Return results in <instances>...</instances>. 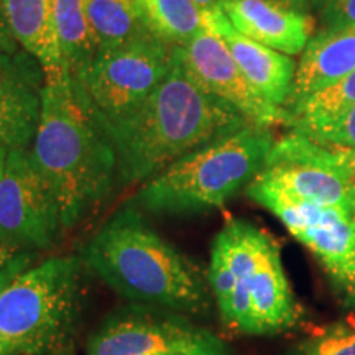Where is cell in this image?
<instances>
[{
  "label": "cell",
  "mask_w": 355,
  "mask_h": 355,
  "mask_svg": "<svg viewBox=\"0 0 355 355\" xmlns=\"http://www.w3.org/2000/svg\"><path fill=\"white\" fill-rule=\"evenodd\" d=\"M355 69V28L322 30L311 38L296 68L288 110Z\"/></svg>",
  "instance_id": "obj_16"
},
{
  "label": "cell",
  "mask_w": 355,
  "mask_h": 355,
  "mask_svg": "<svg viewBox=\"0 0 355 355\" xmlns=\"http://www.w3.org/2000/svg\"><path fill=\"white\" fill-rule=\"evenodd\" d=\"M209 285L224 322L245 334H273L298 319L279 247L248 220H229L216 235Z\"/></svg>",
  "instance_id": "obj_4"
},
{
  "label": "cell",
  "mask_w": 355,
  "mask_h": 355,
  "mask_svg": "<svg viewBox=\"0 0 355 355\" xmlns=\"http://www.w3.org/2000/svg\"><path fill=\"white\" fill-rule=\"evenodd\" d=\"M291 128L319 145L355 148V105L332 117L295 121Z\"/></svg>",
  "instance_id": "obj_23"
},
{
  "label": "cell",
  "mask_w": 355,
  "mask_h": 355,
  "mask_svg": "<svg viewBox=\"0 0 355 355\" xmlns=\"http://www.w3.org/2000/svg\"><path fill=\"white\" fill-rule=\"evenodd\" d=\"M252 125L237 109L191 76L176 46L166 78L135 110L102 125L117 155L122 183H145L176 159Z\"/></svg>",
  "instance_id": "obj_1"
},
{
  "label": "cell",
  "mask_w": 355,
  "mask_h": 355,
  "mask_svg": "<svg viewBox=\"0 0 355 355\" xmlns=\"http://www.w3.org/2000/svg\"><path fill=\"white\" fill-rule=\"evenodd\" d=\"M181 51L191 76L211 94L237 109L252 125H293L290 110L268 102L248 83L220 37L204 30L181 46Z\"/></svg>",
  "instance_id": "obj_11"
},
{
  "label": "cell",
  "mask_w": 355,
  "mask_h": 355,
  "mask_svg": "<svg viewBox=\"0 0 355 355\" xmlns=\"http://www.w3.org/2000/svg\"><path fill=\"white\" fill-rule=\"evenodd\" d=\"M97 55L148 33L133 0H84ZM152 33V32H150Z\"/></svg>",
  "instance_id": "obj_20"
},
{
  "label": "cell",
  "mask_w": 355,
  "mask_h": 355,
  "mask_svg": "<svg viewBox=\"0 0 355 355\" xmlns=\"http://www.w3.org/2000/svg\"><path fill=\"white\" fill-rule=\"evenodd\" d=\"M278 2L290 6L296 10L309 13V12H322L329 7L332 0H278Z\"/></svg>",
  "instance_id": "obj_28"
},
{
  "label": "cell",
  "mask_w": 355,
  "mask_h": 355,
  "mask_svg": "<svg viewBox=\"0 0 355 355\" xmlns=\"http://www.w3.org/2000/svg\"><path fill=\"white\" fill-rule=\"evenodd\" d=\"M81 296V260L53 257L0 286V355H40L63 344Z\"/></svg>",
  "instance_id": "obj_6"
},
{
  "label": "cell",
  "mask_w": 355,
  "mask_h": 355,
  "mask_svg": "<svg viewBox=\"0 0 355 355\" xmlns=\"http://www.w3.org/2000/svg\"><path fill=\"white\" fill-rule=\"evenodd\" d=\"M196 6L201 8V10H217V8H222L225 0H193Z\"/></svg>",
  "instance_id": "obj_29"
},
{
  "label": "cell",
  "mask_w": 355,
  "mask_h": 355,
  "mask_svg": "<svg viewBox=\"0 0 355 355\" xmlns=\"http://www.w3.org/2000/svg\"><path fill=\"white\" fill-rule=\"evenodd\" d=\"M250 184L295 201L337 207L355 214V194L347 181L336 171L308 162L268 155L265 166Z\"/></svg>",
  "instance_id": "obj_15"
},
{
  "label": "cell",
  "mask_w": 355,
  "mask_h": 355,
  "mask_svg": "<svg viewBox=\"0 0 355 355\" xmlns=\"http://www.w3.org/2000/svg\"><path fill=\"white\" fill-rule=\"evenodd\" d=\"M87 355H227V347L212 332L181 318L127 311L92 336Z\"/></svg>",
  "instance_id": "obj_10"
},
{
  "label": "cell",
  "mask_w": 355,
  "mask_h": 355,
  "mask_svg": "<svg viewBox=\"0 0 355 355\" xmlns=\"http://www.w3.org/2000/svg\"><path fill=\"white\" fill-rule=\"evenodd\" d=\"M32 259L30 252H24L0 234V286L6 285L8 279L28 268V261Z\"/></svg>",
  "instance_id": "obj_25"
},
{
  "label": "cell",
  "mask_w": 355,
  "mask_h": 355,
  "mask_svg": "<svg viewBox=\"0 0 355 355\" xmlns=\"http://www.w3.org/2000/svg\"><path fill=\"white\" fill-rule=\"evenodd\" d=\"M30 152L55 194L63 229L78 225L112 188L117 173L114 145L69 73L44 83Z\"/></svg>",
  "instance_id": "obj_2"
},
{
  "label": "cell",
  "mask_w": 355,
  "mask_h": 355,
  "mask_svg": "<svg viewBox=\"0 0 355 355\" xmlns=\"http://www.w3.org/2000/svg\"><path fill=\"white\" fill-rule=\"evenodd\" d=\"M141 21L163 42L184 46L206 30V12L193 0H133Z\"/></svg>",
  "instance_id": "obj_18"
},
{
  "label": "cell",
  "mask_w": 355,
  "mask_h": 355,
  "mask_svg": "<svg viewBox=\"0 0 355 355\" xmlns=\"http://www.w3.org/2000/svg\"><path fill=\"white\" fill-rule=\"evenodd\" d=\"M20 51V44L13 38L10 26L7 24L6 13H3L2 0H0V55H10Z\"/></svg>",
  "instance_id": "obj_27"
},
{
  "label": "cell",
  "mask_w": 355,
  "mask_h": 355,
  "mask_svg": "<svg viewBox=\"0 0 355 355\" xmlns=\"http://www.w3.org/2000/svg\"><path fill=\"white\" fill-rule=\"evenodd\" d=\"M270 128L247 125L176 159L141 186L133 201L155 214H193L222 207L265 166Z\"/></svg>",
  "instance_id": "obj_5"
},
{
  "label": "cell",
  "mask_w": 355,
  "mask_h": 355,
  "mask_svg": "<svg viewBox=\"0 0 355 355\" xmlns=\"http://www.w3.org/2000/svg\"><path fill=\"white\" fill-rule=\"evenodd\" d=\"M63 230L60 207L28 148L10 150L0 178V234L24 252L51 247Z\"/></svg>",
  "instance_id": "obj_9"
},
{
  "label": "cell",
  "mask_w": 355,
  "mask_h": 355,
  "mask_svg": "<svg viewBox=\"0 0 355 355\" xmlns=\"http://www.w3.org/2000/svg\"><path fill=\"white\" fill-rule=\"evenodd\" d=\"M44 74L32 55H0V146L28 148L42 114Z\"/></svg>",
  "instance_id": "obj_12"
},
{
  "label": "cell",
  "mask_w": 355,
  "mask_h": 355,
  "mask_svg": "<svg viewBox=\"0 0 355 355\" xmlns=\"http://www.w3.org/2000/svg\"><path fill=\"white\" fill-rule=\"evenodd\" d=\"M17 43L42 66L44 83L60 81L64 69L55 24V0H2Z\"/></svg>",
  "instance_id": "obj_17"
},
{
  "label": "cell",
  "mask_w": 355,
  "mask_h": 355,
  "mask_svg": "<svg viewBox=\"0 0 355 355\" xmlns=\"http://www.w3.org/2000/svg\"><path fill=\"white\" fill-rule=\"evenodd\" d=\"M268 155L300 159V162H308L336 171L347 181L355 194V148L319 145L316 141L293 132L290 135L283 137L282 140L275 141Z\"/></svg>",
  "instance_id": "obj_21"
},
{
  "label": "cell",
  "mask_w": 355,
  "mask_h": 355,
  "mask_svg": "<svg viewBox=\"0 0 355 355\" xmlns=\"http://www.w3.org/2000/svg\"><path fill=\"white\" fill-rule=\"evenodd\" d=\"M291 355H355V327L334 324L301 340Z\"/></svg>",
  "instance_id": "obj_24"
},
{
  "label": "cell",
  "mask_w": 355,
  "mask_h": 355,
  "mask_svg": "<svg viewBox=\"0 0 355 355\" xmlns=\"http://www.w3.org/2000/svg\"><path fill=\"white\" fill-rule=\"evenodd\" d=\"M206 12V30L224 40L243 76L266 101L275 105L286 104L290 97L296 64L285 53L243 37L234 28L222 8Z\"/></svg>",
  "instance_id": "obj_13"
},
{
  "label": "cell",
  "mask_w": 355,
  "mask_h": 355,
  "mask_svg": "<svg viewBox=\"0 0 355 355\" xmlns=\"http://www.w3.org/2000/svg\"><path fill=\"white\" fill-rule=\"evenodd\" d=\"M222 10L243 37L288 56L303 51L313 33L309 13L278 0H225Z\"/></svg>",
  "instance_id": "obj_14"
},
{
  "label": "cell",
  "mask_w": 355,
  "mask_h": 355,
  "mask_svg": "<svg viewBox=\"0 0 355 355\" xmlns=\"http://www.w3.org/2000/svg\"><path fill=\"white\" fill-rule=\"evenodd\" d=\"M247 194L273 212L293 237L313 252L340 298L355 306V214L337 207L295 201L248 184Z\"/></svg>",
  "instance_id": "obj_8"
},
{
  "label": "cell",
  "mask_w": 355,
  "mask_h": 355,
  "mask_svg": "<svg viewBox=\"0 0 355 355\" xmlns=\"http://www.w3.org/2000/svg\"><path fill=\"white\" fill-rule=\"evenodd\" d=\"M352 105H355V69L337 83L306 97L290 112L293 114V122L313 121V119L332 117Z\"/></svg>",
  "instance_id": "obj_22"
},
{
  "label": "cell",
  "mask_w": 355,
  "mask_h": 355,
  "mask_svg": "<svg viewBox=\"0 0 355 355\" xmlns=\"http://www.w3.org/2000/svg\"><path fill=\"white\" fill-rule=\"evenodd\" d=\"M84 263L128 300L180 313L207 308L206 283L186 257L135 209H122L84 248Z\"/></svg>",
  "instance_id": "obj_3"
},
{
  "label": "cell",
  "mask_w": 355,
  "mask_h": 355,
  "mask_svg": "<svg viewBox=\"0 0 355 355\" xmlns=\"http://www.w3.org/2000/svg\"><path fill=\"white\" fill-rule=\"evenodd\" d=\"M175 44L145 33L122 46L96 55L73 79L74 86L102 125L135 110L166 78Z\"/></svg>",
  "instance_id": "obj_7"
},
{
  "label": "cell",
  "mask_w": 355,
  "mask_h": 355,
  "mask_svg": "<svg viewBox=\"0 0 355 355\" xmlns=\"http://www.w3.org/2000/svg\"><path fill=\"white\" fill-rule=\"evenodd\" d=\"M322 15L324 30L355 28V0H332Z\"/></svg>",
  "instance_id": "obj_26"
},
{
  "label": "cell",
  "mask_w": 355,
  "mask_h": 355,
  "mask_svg": "<svg viewBox=\"0 0 355 355\" xmlns=\"http://www.w3.org/2000/svg\"><path fill=\"white\" fill-rule=\"evenodd\" d=\"M55 24L64 69L78 76L97 55L84 0H55Z\"/></svg>",
  "instance_id": "obj_19"
},
{
  "label": "cell",
  "mask_w": 355,
  "mask_h": 355,
  "mask_svg": "<svg viewBox=\"0 0 355 355\" xmlns=\"http://www.w3.org/2000/svg\"><path fill=\"white\" fill-rule=\"evenodd\" d=\"M7 155H8V150L0 146V178H2V175H3V168H6V162H7Z\"/></svg>",
  "instance_id": "obj_30"
}]
</instances>
